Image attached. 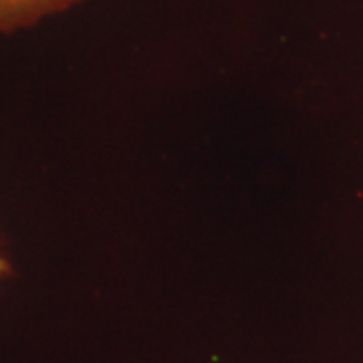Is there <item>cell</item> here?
Wrapping results in <instances>:
<instances>
[{
  "label": "cell",
  "mask_w": 363,
  "mask_h": 363,
  "mask_svg": "<svg viewBox=\"0 0 363 363\" xmlns=\"http://www.w3.org/2000/svg\"><path fill=\"white\" fill-rule=\"evenodd\" d=\"M83 0H0V35H14L71 11Z\"/></svg>",
  "instance_id": "1"
},
{
  "label": "cell",
  "mask_w": 363,
  "mask_h": 363,
  "mask_svg": "<svg viewBox=\"0 0 363 363\" xmlns=\"http://www.w3.org/2000/svg\"><path fill=\"white\" fill-rule=\"evenodd\" d=\"M11 274H13V264H11V260H9V257H6L4 248H2V245H0V283H2V281H6Z\"/></svg>",
  "instance_id": "2"
}]
</instances>
